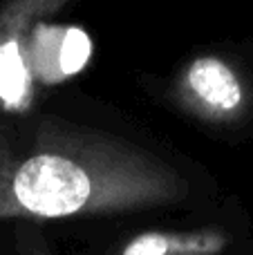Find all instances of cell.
Wrapping results in <instances>:
<instances>
[{
  "mask_svg": "<svg viewBox=\"0 0 253 255\" xmlns=\"http://www.w3.org/2000/svg\"><path fill=\"white\" fill-rule=\"evenodd\" d=\"M229 235L206 226L197 231H146L121 249L119 255H224Z\"/></svg>",
  "mask_w": 253,
  "mask_h": 255,
  "instance_id": "5b68a950",
  "label": "cell"
},
{
  "mask_svg": "<svg viewBox=\"0 0 253 255\" xmlns=\"http://www.w3.org/2000/svg\"><path fill=\"white\" fill-rule=\"evenodd\" d=\"M173 166L115 136L43 121L27 145L0 139V220H63L184 199Z\"/></svg>",
  "mask_w": 253,
  "mask_h": 255,
  "instance_id": "6da1fadb",
  "label": "cell"
},
{
  "mask_svg": "<svg viewBox=\"0 0 253 255\" xmlns=\"http://www.w3.org/2000/svg\"><path fill=\"white\" fill-rule=\"evenodd\" d=\"M179 101L209 121H233L247 106V90L231 63L220 56H197L177 83Z\"/></svg>",
  "mask_w": 253,
  "mask_h": 255,
  "instance_id": "3957f363",
  "label": "cell"
},
{
  "mask_svg": "<svg viewBox=\"0 0 253 255\" xmlns=\"http://www.w3.org/2000/svg\"><path fill=\"white\" fill-rule=\"evenodd\" d=\"M31 67L36 83H56L76 74L90 56V40L70 27L36 25L29 38Z\"/></svg>",
  "mask_w": 253,
  "mask_h": 255,
  "instance_id": "277c9868",
  "label": "cell"
},
{
  "mask_svg": "<svg viewBox=\"0 0 253 255\" xmlns=\"http://www.w3.org/2000/svg\"><path fill=\"white\" fill-rule=\"evenodd\" d=\"M65 0H9L0 9V108L25 112L34 101L36 76L29 38L45 13L56 11Z\"/></svg>",
  "mask_w": 253,
  "mask_h": 255,
  "instance_id": "7a4b0ae2",
  "label": "cell"
}]
</instances>
